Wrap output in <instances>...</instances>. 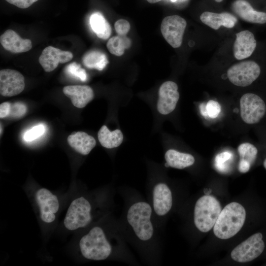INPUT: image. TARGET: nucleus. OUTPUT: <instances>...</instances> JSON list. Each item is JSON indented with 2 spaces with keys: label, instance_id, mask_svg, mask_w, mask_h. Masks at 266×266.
Here are the masks:
<instances>
[{
  "label": "nucleus",
  "instance_id": "nucleus-1",
  "mask_svg": "<svg viewBox=\"0 0 266 266\" xmlns=\"http://www.w3.org/2000/svg\"><path fill=\"white\" fill-rule=\"evenodd\" d=\"M122 190L125 204L119 221L125 236L144 262L157 265L161 257V230L151 206L136 191Z\"/></svg>",
  "mask_w": 266,
  "mask_h": 266
},
{
  "label": "nucleus",
  "instance_id": "nucleus-2",
  "mask_svg": "<svg viewBox=\"0 0 266 266\" xmlns=\"http://www.w3.org/2000/svg\"><path fill=\"white\" fill-rule=\"evenodd\" d=\"M128 243L119 220L112 219L107 223L92 225L80 239L79 248L81 255L88 260L112 259L136 265Z\"/></svg>",
  "mask_w": 266,
  "mask_h": 266
},
{
  "label": "nucleus",
  "instance_id": "nucleus-3",
  "mask_svg": "<svg viewBox=\"0 0 266 266\" xmlns=\"http://www.w3.org/2000/svg\"><path fill=\"white\" fill-rule=\"evenodd\" d=\"M88 198L81 196L73 200L70 203L64 220L65 228L69 231L82 229L91 225L94 222L100 204H95Z\"/></svg>",
  "mask_w": 266,
  "mask_h": 266
},
{
  "label": "nucleus",
  "instance_id": "nucleus-4",
  "mask_svg": "<svg viewBox=\"0 0 266 266\" xmlns=\"http://www.w3.org/2000/svg\"><path fill=\"white\" fill-rule=\"evenodd\" d=\"M246 218V211L240 204L233 202L227 204L221 211L213 232L221 239H227L235 235L242 228Z\"/></svg>",
  "mask_w": 266,
  "mask_h": 266
},
{
  "label": "nucleus",
  "instance_id": "nucleus-5",
  "mask_svg": "<svg viewBox=\"0 0 266 266\" xmlns=\"http://www.w3.org/2000/svg\"><path fill=\"white\" fill-rule=\"evenodd\" d=\"M222 210L219 201L213 196L204 195L196 202L194 210L195 226L200 231L206 233L214 226Z\"/></svg>",
  "mask_w": 266,
  "mask_h": 266
},
{
  "label": "nucleus",
  "instance_id": "nucleus-6",
  "mask_svg": "<svg viewBox=\"0 0 266 266\" xmlns=\"http://www.w3.org/2000/svg\"><path fill=\"white\" fill-rule=\"evenodd\" d=\"M259 66L252 61H245L231 66L227 71L228 77L234 85L246 87L251 85L260 74Z\"/></svg>",
  "mask_w": 266,
  "mask_h": 266
},
{
  "label": "nucleus",
  "instance_id": "nucleus-7",
  "mask_svg": "<svg viewBox=\"0 0 266 266\" xmlns=\"http://www.w3.org/2000/svg\"><path fill=\"white\" fill-rule=\"evenodd\" d=\"M264 248L263 235L261 233H258L235 247L231 252V256L236 262L246 263L258 257Z\"/></svg>",
  "mask_w": 266,
  "mask_h": 266
},
{
  "label": "nucleus",
  "instance_id": "nucleus-8",
  "mask_svg": "<svg viewBox=\"0 0 266 266\" xmlns=\"http://www.w3.org/2000/svg\"><path fill=\"white\" fill-rule=\"evenodd\" d=\"M240 109L242 120L248 124L259 122L266 112L264 101L259 96L253 93H246L241 97Z\"/></svg>",
  "mask_w": 266,
  "mask_h": 266
},
{
  "label": "nucleus",
  "instance_id": "nucleus-9",
  "mask_svg": "<svg viewBox=\"0 0 266 266\" xmlns=\"http://www.w3.org/2000/svg\"><path fill=\"white\" fill-rule=\"evenodd\" d=\"M186 26L187 22L183 18L176 15L168 16L163 19L161 32L167 42L177 48L182 44Z\"/></svg>",
  "mask_w": 266,
  "mask_h": 266
},
{
  "label": "nucleus",
  "instance_id": "nucleus-10",
  "mask_svg": "<svg viewBox=\"0 0 266 266\" xmlns=\"http://www.w3.org/2000/svg\"><path fill=\"white\" fill-rule=\"evenodd\" d=\"M41 220L46 223H51L56 219V214L59 209L57 197L46 188H40L35 195Z\"/></svg>",
  "mask_w": 266,
  "mask_h": 266
},
{
  "label": "nucleus",
  "instance_id": "nucleus-11",
  "mask_svg": "<svg viewBox=\"0 0 266 266\" xmlns=\"http://www.w3.org/2000/svg\"><path fill=\"white\" fill-rule=\"evenodd\" d=\"M25 87L24 76L11 69L0 71V94L3 97H13L21 93Z\"/></svg>",
  "mask_w": 266,
  "mask_h": 266
},
{
  "label": "nucleus",
  "instance_id": "nucleus-12",
  "mask_svg": "<svg viewBox=\"0 0 266 266\" xmlns=\"http://www.w3.org/2000/svg\"><path fill=\"white\" fill-rule=\"evenodd\" d=\"M157 110L163 115H167L172 112L176 107L179 99L177 85L171 81L163 83L158 92Z\"/></svg>",
  "mask_w": 266,
  "mask_h": 266
},
{
  "label": "nucleus",
  "instance_id": "nucleus-13",
  "mask_svg": "<svg viewBox=\"0 0 266 266\" xmlns=\"http://www.w3.org/2000/svg\"><path fill=\"white\" fill-rule=\"evenodd\" d=\"M73 54L67 51H63L52 46L44 48L38 58V62L44 71L54 70L59 63H67L73 58Z\"/></svg>",
  "mask_w": 266,
  "mask_h": 266
},
{
  "label": "nucleus",
  "instance_id": "nucleus-14",
  "mask_svg": "<svg viewBox=\"0 0 266 266\" xmlns=\"http://www.w3.org/2000/svg\"><path fill=\"white\" fill-rule=\"evenodd\" d=\"M256 41L252 33L244 30L236 34L233 51L234 57L241 60L250 57L256 47Z\"/></svg>",
  "mask_w": 266,
  "mask_h": 266
},
{
  "label": "nucleus",
  "instance_id": "nucleus-15",
  "mask_svg": "<svg viewBox=\"0 0 266 266\" xmlns=\"http://www.w3.org/2000/svg\"><path fill=\"white\" fill-rule=\"evenodd\" d=\"M0 42L4 49L13 53L26 52L32 47L30 39H23L11 29L5 31L0 35Z\"/></svg>",
  "mask_w": 266,
  "mask_h": 266
},
{
  "label": "nucleus",
  "instance_id": "nucleus-16",
  "mask_svg": "<svg viewBox=\"0 0 266 266\" xmlns=\"http://www.w3.org/2000/svg\"><path fill=\"white\" fill-rule=\"evenodd\" d=\"M64 94L79 108L85 107L94 99L92 89L87 85H69L64 87Z\"/></svg>",
  "mask_w": 266,
  "mask_h": 266
},
{
  "label": "nucleus",
  "instance_id": "nucleus-17",
  "mask_svg": "<svg viewBox=\"0 0 266 266\" xmlns=\"http://www.w3.org/2000/svg\"><path fill=\"white\" fill-rule=\"evenodd\" d=\"M233 11L242 20L252 23H266V13L255 10L245 0H236L232 4Z\"/></svg>",
  "mask_w": 266,
  "mask_h": 266
},
{
  "label": "nucleus",
  "instance_id": "nucleus-18",
  "mask_svg": "<svg viewBox=\"0 0 266 266\" xmlns=\"http://www.w3.org/2000/svg\"><path fill=\"white\" fill-rule=\"evenodd\" d=\"M201 21L214 30H218L221 26L233 28L237 23V18L229 12L217 13L205 11L200 16Z\"/></svg>",
  "mask_w": 266,
  "mask_h": 266
},
{
  "label": "nucleus",
  "instance_id": "nucleus-19",
  "mask_svg": "<svg viewBox=\"0 0 266 266\" xmlns=\"http://www.w3.org/2000/svg\"><path fill=\"white\" fill-rule=\"evenodd\" d=\"M69 145L80 154L90 153L96 145V141L92 136L83 132H73L67 137Z\"/></svg>",
  "mask_w": 266,
  "mask_h": 266
},
{
  "label": "nucleus",
  "instance_id": "nucleus-20",
  "mask_svg": "<svg viewBox=\"0 0 266 266\" xmlns=\"http://www.w3.org/2000/svg\"><path fill=\"white\" fill-rule=\"evenodd\" d=\"M165 159L166 167L180 169L192 166L195 162V158L192 155L180 152L174 149H169L166 152Z\"/></svg>",
  "mask_w": 266,
  "mask_h": 266
},
{
  "label": "nucleus",
  "instance_id": "nucleus-21",
  "mask_svg": "<svg viewBox=\"0 0 266 266\" xmlns=\"http://www.w3.org/2000/svg\"><path fill=\"white\" fill-rule=\"evenodd\" d=\"M98 137L100 144L108 149L118 147L123 140V134L120 130L111 132L105 125L102 126L100 129Z\"/></svg>",
  "mask_w": 266,
  "mask_h": 266
},
{
  "label": "nucleus",
  "instance_id": "nucleus-22",
  "mask_svg": "<svg viewBox=\"0 0 266 266\" xmlns=\"http://www.w3.org/2000/svg\"><path fill=\"white\" fill-rule=\"evenodd\" d=\"M90 24L99 38L107 39L110 36L111 26L101 13L97 12L92 14L90 18Z\"/></svg>",
  "mask_w": 266,
  "mask_h": 266
},
{
  "label": "nucleus",
  "instance_id": "nucleus-23",
  "mask_svg": "<svg viewBox=\"0 0 266 266\" xmlns=\"http://www.w3.org/2000/svg\"><path fill=\"white\" fill-rule=\"evenodd\" d=\"M84 65L88 68L103 70L108 63L106 55L99 50H92L83 57Z\"/></svg>",
  "mask_w": 266,
  "mask_h": 266
},
{
  "label": "nucleus",
  "instance_id": "nucleus-24",
  "mask_svg": "<svg viewBox=\"0 0 266 266\" xmlns=\"http://www.w3.org/2000/svg\"><path fill=\"white\" fill-rule=\"evenodd\" d=\"M132 45V41L126 35H117L111 37L107 42L106 46L110 53L117 56H122L125 50Z\"/></svg>",
  "mask_w": 266,
  "mask_h": 266
},
{
  "label": "nucleus",
  "instance_id": "nucleus-25",
  "mask_svg": "<svg viewBox=\"0 0 266 266\" xmlns=\"http://www.w3.org/2000/svg\"><path fill=\"white\" fill-rule=\"evenodd\" d=\"M238 153L240 159L249 162L252 165L256 160L258 150L253 144L250 143H243L237 148Z\"/></svg>",
  "mask_w": 266,
  "mask_h": 266
},
{
  "label": "nucleus",
  "instance_id": "nucleus-26",
  "mask_svg": "<svg viewBox=\"0 0 266 266\" xmlns=\"http://www.w3.org/2000/svg\"><path fill=\"white\" fill-rule=\"evenodd\" d=\"M65 72L68 75L82 81H85L87 78L85 70L76 62L68 65L65 68Z\"/></svg>",
  "mask_w": 266,
  "mask_h": 266
},
{
  "label": "nucleus",
  "instance_id": "nucleus-27",
  "mask_svg": "<svg viewBox=\"0 0 266 266\" xmlns=\"http://www.w3.org/2000/svg\"><path fill=\"white\" fill-rule=\"evenodd\" d=\"M231 152L226 151L217 154L215 159V166L219 172L224 173L228 171L229 167L226 163L232 157Z\"/></svg>",
  "mask_w": 266,
  "mask_h": 266
},
{
  "label": "nucleus",
  "instance_id": "nucleus-28",
  "mask_svg": "<svg viewBox=\"0 0 266 266\" xmlns=\"http://www.w3.org/2000/svg\"><path fill=\"white\" fill-rule=\"evenodd\" d=\"M44 132V126L41 124L38 125L26 132L24 135V139L26 141L31 142L39 137Z\"/></svg>",
  "mask_w": 266,
  "mask_h": 266
},
{
  "label": "nucleus",
  "instance_id": "nucleus-29",
  "mask_svg": "<svg viewBox=\"0 0 266 266\" xmlns=\"http://www.w3.org/2000/svg\"><path fill=\"white\" fill-rule=\"evenodd\" d=\"M27 112V107L23 103L16 102L11 103L10 110L8 117L17 118L22 117Z\"/></svg>",
  "mask_w": 266,
  "mask_h": 266
},
{
  "label": "nucleus",
  "instance_id": "nucleus-30",
  "mask_svg": "<svg viewBox=\"0 0 266 266\" xmlns=\"http://www.w3.org/2000/svg\"><path fill=\"white\" fill-rule=\"evenodd\" d=\"M206 108L208 117L211 118H216L221 112V106L215 100H210L206 104Z\"/></svg>",
  "mask_w": 266,
  "mask_h": 266
},
{
  "label": "nucleus",
  "instance_id": "nucleus-31",
  "mask_svg": "<svg viewBox=\"0 0 266 266\" xmlns=\"http://www.w3.org/2000/svg\"><path fill=\"white\" fill-rule=\"evenodd\" d=\"M129 22L125 19L117 20L114 24L115 31L118 35H126L130 29Z\"/></svg>",
  "mask_w": 266,
  "mask_h": 266
},
{
  "label": "nucleus",
  "instance_id": "nucleus-32",
  "mask_svg": "<svg viewBox=\"0 0 266 266\" xmlns=\"http://www.w3.org/2000/svg\"><path fill=\"white\" fill-rule=\"evenodd\" d=\"M8 3L24 9L32 5L33 3L38 0H5Z\"/></svg>",
  "mask_w": 266,
  "mask_h": 266
},
{
  "label": "nucleus",
  "instance_id": "nucleus-33",
  "mask_svg": "<svg viewBox=\"0 0 266 266\" xmlns=\"http://www.w3.org/2000/svg\"><path fill=\"white\" fill-rule=\"evenodd\" d=\"M11 103L4 102L0 105V118L8 117L10 110Z\"/></svg>",
  "mask_w": 266,
  "mask_h": 266
},
{
  "label": "nucleus",
  "instance_id": "nucleus-34",
  "mask_svg": "<svg viewBox=\"0 0 266 266\" xmlns=\"http://www.w3.org/2000/svg\"><path fill=\"white\" fill-rule=\"evenodd\" d=\"M251 164L242 159H240L238 164V170L241 173H246L248 172L251 167Z\"/></svg>",
  "mask_w": 266,
  "mask_h": 266
},
{
  "label": "nucleus",
  "instance_id": "nucleus-35",
  "mask_svg": "<svg viewBox=\"0 0 266 266\" xmlns=\"http://www.w3.org/2000/svg\"><path fill=\"white\" fill-rule=\"evenodd\" d=\"M200 113L203 116L206 118L208 117L206 108V104H205L204 103H202L201 104H200Z\"/></svg>",
  "mask_w": 266,
  "mask_h": 266
},
{
  "label": "nucleus",
  "instance_id": "nucleus-36",
  "mask_svg": "<svg viewBox=\"0 0 266 266\" xmlns=\"http://www.w3.org/2000/svg\"><path fill=\"white\" fill-rule=\"evenodd\" d=\"M147 0L149 3H154L158 2L162 0Z\"/></svg>",
  "mask_w": 266,
  "mask_h": 266
},
{
  "label": "nucleus",
  "instance_id": "nucleus-37",
  "mask_svg": "<svg viewBox=\"0 0 266 266\" xmlns=\"http://www.w3.org/2000/svg\"><path fill=\"white\" fill-rule=\"evenodd\" d=\"M264 166L266 169V159L264 160Z\"/></svg>",
  "mask_w": 266,
  "mask_h": 266
},
{
  "label": "nucleus",
  "instance_id": "nucleus-38",
  "mask_svg": "<svg viewBox=\"0 0 266 266\" xmlns=\"http://www.w3.org/2000/svg\"><path fill=\"white\" fill-rule=\"evenodd\" d=\"M216 2H220L222 1L223 0H215Z\"/></svg>",
  "mask_w": 266,
  "mask_h": 266
},
{
  "label": "nucleus",
  "instance_id": "nucleus-39",
  "mask_svg": "<svg viewBox=\"0 0 266 266\" xmlns=\"http://www.w3.org/2000/svg\"><path fill=\"white\" fill-rule=\"evenodd\" d=\"M178 0H171V1L172 2H176V1H178Z\"/></svg>",
  "mask_w": 266,
  "mask_h": 266
}]
</instances>
